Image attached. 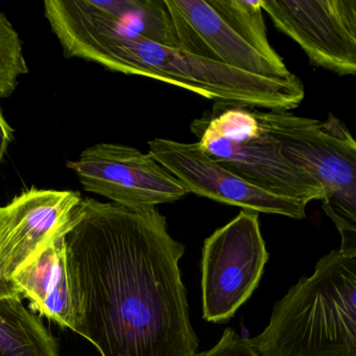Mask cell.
<instances>
[{
    "mask_svg": "<svg viewBox=\"0 0 356 356\" xmlns=\"http://www.w3.org/2000/svg\"><path fill=\"white\" fill-rule=\"evenodd\" d=\"M208 3L248 44L279 70L289 72L282 58L268 41L262 14V0H208Z\"/></svg>",
    "mask_w": 356,
    "mask_h": 356,
    "instance_id": "cell-15",
    "label": "cell"
},
{
    "mask_svg": "<svg viewBox=\"0 0 356 356\" xmlns=\"http://www.w3.org/2000/svg\"><path fill=\"white\" fill-rule=\"evenodd\" d=\"M147 145V153L180 181L187 193L258 213L279 214L295 220L306 216L307 204L272 195L250 184L216 163L197 143L156 138Z\"/></svg>",
    "mask_w": 356,
    "mask_h": 356,
    "instance_id": "cell-10",
    "label": "cell"
},
{
    "mask_svg": "<svg viewBox=\"0 0 356 356\" xmlns=\"http://www.w3.org/2000/svg\"><path fill=\"white\" fill-rule=\"evenodd\" d=\"M88 193L129 209L175 203L187 195L180 181L149 153L122 143H102L67 162Z\"/></svg>",
    "mask_w": 356,
    "mask_h": 356,
    "instance_id": "cell-7",
    "label": "cell"
},
{
    "mask_svg": "<svg viewBox=\"0 0 356 356\" xmlns=\"http://www.w3.org/2000/svg\"><path fill=\"white\" fill-rule=\"evenodd\" d=\"M44 14L62 49L97 39L132 37L179 49L164 0H47Z\"/></svg>",
    "mask_w": 356,
    "mask_h": 356,
    "instance_id": "cell-8",
    "label": "cell"
},
{
    "mask_svg": "<svg viewBox=\"0 0 356 356\" xmlns=\"http://www.w3.org/2000/svg\"><path fill=\"white\" fill-rule=\"evenodd\" d=\"M261 7L312 65L355 76L356 0H262Z\"/></svg>",
    "mask_w": 356,
    "mask_h": 356,
    "instance_id": "cell-9",
    "label": "cell"
},
{
    "mask_svg": "<svg viewBox=\"0 0 356 356\" xmlns=\"http://www.w3.org/2000/svg\"><path fill=\"white\" fill-rule=\"evenodd\" d=\"M82 197L72 191L31 188L0 207V273L7 278L70 231Z\"/></svg>",
    "mask_w": 356,
    "mask_h": 356,
    "instance_id": "cell-11",
    "label": "cell"
},
{
    "mask_svg": "<svg viewBox=\"0 0 356 356\" xmlns=\"http://www.w3.org/2000/svg\"><path fill=\"white\" fill-rule=\"evenodd\" d=\"M65 247L74 332L101 356H197L180 268L185 247L157 207L82 199Z\"/></svg>",
    "mask_w": 356,
    "mask_h": 356,
    "instance_id": "cell-1",
    "label": "cell"
},
{
    "mask_svg": "<svg viewBox=\"0 0 356 356\" xmlns=\"http://www.w3.org/2000/svg\"><path fill=\"white\" fill-rule=\"evenodd\" d=\"M34 310L74 331L76 306L66 258L65 235L49 243L12 276Z\"/></svg>",
    "mask_w": 356,
    "mask_h": 356,
    "instance_id": "cell-13",
    "label": "cell"
},
{
    "mask_svg": "<svg viewBox=\"0 0 356 356\" xmlns=\"http://www.w3.org/2000/svg\"><path fill=\"white\" fill-rule=\"evenodd\" d=\"M268 260L258 212L241 210L206 238L201 260L204 320L222 324L233 318L257 289Z\"/></svg>",
    "mask_w": 356,
    "mask_h": 356,
    "instance_id": "cell-6",
    "label": "cell"
},
{
    "mask_svg": "<svg viewBox=\"0 0 356 356\" xmlns=\"http://www.w3.org/2000/svg\"><path fill=\"white\" fill-rule=\"evenodd\" d=\"M22 296L12 279L7 278L0 273V299L1 298Z\"/></svg>",
    "mask_w": 356,
    "mask_h": 356,
    "instance_id": "cell-19",
    "label": "cell"
},
{
    "mask_svg": "<svg viewBox=\"0 0 356 356\" xmlns=\"http://www.w3.org/2000/svg\"><path fill=\"white\" fill-rule=\"evenodd\" d=\"M28 72L19 34L0 12V99L13 95L20 76Z\"/></svg>",
    "mask_w": 356,
    "mask_h": 356,
    "instance_id": "cell-16",
    "label": "cell"
},
{
    "mask_svg": "<svg viewBox=\"0 0 356 356\" xmlns=\"http://www.w3.org/2000/svg\"><path fill=\"white\" fill-rule=\"evenodd\" d=\"M0 356H60L55 337L22 296L0 299Z\"/></svg>",
    "mask_w": 356,
    "mask_h": 356,
    "instance_id": "cell-14",
    "label": "cell"
},
{
    "mask_svg": "<svg viewBox=\"0 0 356 356\" xmlns=\"http://www.w3.org/2000/svg\"><path fill=\"white\" fill-rule=\"evenodd\" d=\"M179 49L262 78H287L220 17L208 0H164Z\"/></svg>",
    "mask_w": 356,
    "mask_h": 356,
    "instance_id": "cell-12",
    "label": "cell"
},
{
    "mask_svg": "<svg viewBox=\"0 0 356 356\" xmlns=\"http://www.w3.org/2000/svg\"><path fill=\"white\" fill-rule=\"evenodd\" d=\"M249 341L260 356H356V257L337 249L321 258Z\"/></svg>",
    "mask_w": 356,
    "mask_h": 356,
    "instance_id": "cell-3",
    "label": "cell"
},
{
    "mask_svg": "<svg viewBox=\"0 0 356 356\" xmlns=\"http://www.w3.org/2000/svg\"><path fill=\"white\" fill-rule=\"evenodd\" d=\"M63 53L66 58H79L112 72L153 79L211 101L268 111H291L305 97L303 83L293 74L287 78H262L143 37L97 39L72 45Z\"/></svg>",
    "mask_w": 356,
    "mask_h": 356,
    "instance_id": "cell-2",
    "label": "cell"
},
{
    "mask_svg": "<svg viewBox=\"0 0 356 356\" xmlns=\"http://www.w3.org/2000/svg\"><path fill=\"white\" fill-rule=\"evenodd\" d=\"M14 138V130L3 116V110L0 107V164L7 153L8 147Z\"/></svg>",
    "mask_w": 356,
    "mask_h": 356,
    "instance_id": "cell-18",
    "label": "cell"
},
{
    "mask_svg": "<svg viewBox=\"0 0 356 356\" xmlns=\"http://www.w3.org/2000/svg\"><path fill=\"white\" fill-rule=\"evenodd\" d=\"M197 356H260L250 343L249 339L238 334L234 329L227 328L211 349Z\"/></svg>",
    "mask_w": 356,
    "mask_h": 356,
    "instance_id": "cell-17",
    "label": "cell"
},
{
    "mask_svg": "<svg viewBox=\"0 0 356 356\" xmlns=\"http://www.w3.org/2000/svg\"><path fill=\"white\" fill-rule=\"evenodd\" d=\"M191 131L212 160L250 184L306 204L324 200L320 183L281 154L277 141L256 118L254 107L216 102L210 111L191 122Z\"/></svg>",
    "mask_w": 356,
    "mask_h": 356,
    "instance_id": "cell-5",
    "label": "cell"
},
{
    "mask_svg": "<svg viewBox=\"0 0 356 356\" xmlns=\"http://www.w3.org/2000/svg\"><path fill=\"white\" fill-rule=\"evenodd\" d=\"M254 114L281 154L320 183L323 209L341 234L339 250L356 257V143L350 131L332 114L323 122L289 111L254 108Z\"/></svg>",
    "mask_w": 356,
    "mask_h": 356,
    "instance_id": "cell-4",
    "label": "cell"
}]
</instances>
